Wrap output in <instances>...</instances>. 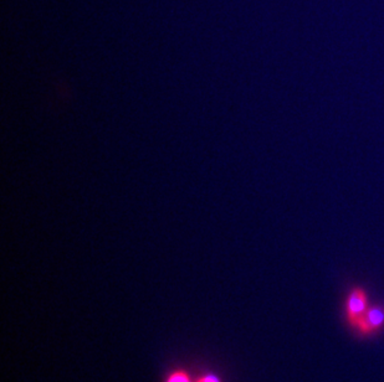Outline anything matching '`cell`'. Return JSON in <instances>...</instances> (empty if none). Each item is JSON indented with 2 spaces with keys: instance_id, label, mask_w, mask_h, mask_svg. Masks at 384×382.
<instances>
[{
  "instance_id": "1",
  "label": "cell",
  "mask_w": 384,
  "mask_h": 382,
  "mask_svg": "<svg viewBox=\"0 0 384 382\" xmlns=\"http://www.w3.org/2000/svg\"><path fill=\"white\" fill-rule=\"evenodd\" d=\"M368 308L369 304H368V294L366 290L360 287L352 289L346 302V317L349 325L353 329H357L358 324L360 323L362 318L365 317Z\"/></svg>"
},
{
  "instance_id": "2",
  "label": "cell",
  "mask_w": 384,
  "mask_h": 382,
  "mask_svg": "<svg viewBox=\"0 0 384 382\" xmlns=\"http://www.w3.org/2000/svg\"><path fill=\"white\" fill-rule=\"evenodd\" d=\"M384 327V306H369L365 317L357 327V331L362 336H371Z\"/></svg>"
},
{
  "instance_id": "3",
  "label": "cell",
  "mask_w": 384,
  "mask_h": 382,
  "mask_svg": "<svg viewBox=\"0 0 384 382\" xmlns=\"http://www.w3.org/2000/svg\"><path fill=\"white\" fill-rule=\"evenodd\" d=\"M165 382H222L218 376L213 374H201V375H192L190 371L184 369H177L172 371L167 376Z\"/></svg>"
}]
</instances>
